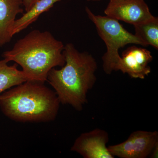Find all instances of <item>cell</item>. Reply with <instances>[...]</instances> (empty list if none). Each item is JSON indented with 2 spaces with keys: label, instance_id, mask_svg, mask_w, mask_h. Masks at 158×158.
<instances>
[{
  "label": "cell",
  "instance_id": "obj_7",
  "mask_svg": "<svg viewBox=\"0 0 158 158\" xmlns=\"http://www.w3.org/2000/svg\"><path fill=\"white\" fill-rule=\"evenodd\" d=\"M152 60L149 50L132 46L123 51L115 71H121L133 78L144 79L151 72L148 64Z\"/></svg>",
  "mask_w": 158,
  "mask_h": 158
},
{
  "label": "cell",
  "instance_id": "obj_14",
  "mask_svg": "<svg viewBox=\"0 0 158 158\" xmlns=\"http://www.w3.org/2000/svg\"><path fill=\"white\" fill-rule=\"evenodd\" d=\"M88 2H98V1H100L101 0H87Z\"/></svg>",
  "mask_w": 158,
  "mask_h": 158
},
{
  "label": "cell",
  "instance_id": "obj_12",
  "mask_svg": "<svg viewBox=\"0 0 158 158\" xmlns=\"http://www.w3.org/2000/svg\"><path fill=\"white\" fill-rule=\"evenodd\" d=\"M135 35L147 45L158 49V18L153 16L144 22L134 26Z\"/></svg>",
  "mask_w": 158,
  "mask_h": 158
},
{
  "label": "cell",
  "instance_id": "obj_4",
  "mask_svg": "<svg viewBox=\"0 0 158 158\" xmlns=\"http://www.w3.org/2000/svg\"><path fill=\"white\" fill-rule=\"evenodd\" d=\"M85 11L106 46V52L102 57V60L103 69L107 74L115 71L121 58L118 53L119 49L129 44L147 47L135 34L127 31L117 20L107 15H96L88 7L85 8Z\"/></svg>",
  "mask_w": 158,
  "mask_h": 158
},
{
  "label": "cell",
  "instance_id": "obj_2",
  "mask_svg": "<svg viewBox=\"0 0 158 158\" xmlns=\"http://www.w3.org/2000/svg\"><path fill=\"white\" fill-rule=\"evenodd\" d=\"M64 46L49 31L34 30L18 40L2 56L8 62L19 65L27 81L44 83L52 69L65 65Z\"/></svg>",
  "mask_w": 158,
  "mask_h": 158
},
{
  "label": "cell",
  "instance_id": "obj_5",
  "mask_svg": "<svg viewBox=\"0 0 158 158\" xmlns=\"http://www.w3.org/2000/svg\"><path fill=\"white\" fill-rule=\"evenodd\" d=\"M157 146V131H137L132 133L126 141L110 145L108 149L114 158H146L151 156Z\"/></svg>",
  "mask_w": 158,
  "mask_h": 158
},
{
  "label": "cell",
  "instance_id": "obj_13",
  "mask_svg": "<svg viewBox=\"0 0 158 158\" xmlns=\"http://www.w3.org/2000/svg\"><path fill=\"white\" fill-rule=\"evenodd\" d=\"M26 11H28L38 0H23Z\"/></svg>",
  "mask_w": 158,
  "mask_h": 158
},
{
  "label": "cell",
  "instance_id": "obj_11",
  "mask_svg": "<svg viewBox=\"0 0 158 158\" xmlns=\"http://www.w3.org/2000/svg\"><path fill=\"white\" fill-rule=\"evenodd\" d=\"M3 59L0 60V94L6 90L27 81L22 71L18 69V64L9 65Z\"/></svg>",
  "mask_w": 158,
  "mask_h": 158
},
{
  "label": "cell",
  "instance_id": "obj_3",
  "mask_svg": "<svg viewBox=\"0 0 158 158\" xmlns=\"http://www.w3.org/2000/svg\"><path fill=\"white\" fill-rule=\"evenodd\" d=\"M60 102L42 82L27 81L0 94V109L11 120L48 122L56 118Z\"/></svg>",
  "mask_w": 158,
  "mask_h": 158
},
{
  "label": "cell",
  "instance_id": "obj_9",
  "mask_svg": "<svg viewBox=\"0 0 158 158\" xmlns=\"http://www.w3.org/2000/svg\"><path fill=\"white\" fill-rule=\"evenodd\" d=\"M23 0H0V47L11 41L16 16L23 13Z\"/></svg>",
  "mask_w": 158,
  "mask_h": 158
},
{
  "label": "cell",
  "instance_id": "obj_8",
  "mask_svg": "<svg viewBox=\"0 0 158 158\" xmlns=\"http://www.w3.org/2000/svg\"><path fill=\"white\" fill-rule=\"evenodd\" d=\"M109 134L101 129L83 133L76 139L71 150L85 158H114L108 151Z\"/></svg>",
  "mask_w": 158,
  "mask_h": 158
},
{
  "label": "cell",
  "instance_id": "obj_10",
  "mask_svg": "<svg viewBox=\"0 0 158 158\" xmlns=\"http://www.w3.org/2000/svg\"><path fill=\"white\" fill-rule=\"evenodd\" d=\"M61 0H38L28 11L23 13L22 17L15 20L11 34L14 36L25 30L38 19L40 15L49 11L56 3Z\"/></svg>",
  "mask_w": 158,
  "mask_h": 158
},
{
  "label": "cell",
  "instance_id": "obj_6",
  "mask_svg": "<svg viewBox=\"0 0 158 158\" xmlns=\"http://www.w3.org/2000/svg\"><path fill=\"white\" fill-rule=\"evenodd\" d=\"M105 14L133 26L153 16L144 0H110Z\"/></svg>",
  "mask_w": 158,
  "mask_h": 158
},
{
  "label": "cell",
  "instance_id": "obj_1",
  "mask_svg": "<svg viewBox=\"0 0 158 158\" xmlns=\"http://www.w3.org/2000/svg\"><path fill=\"white\" fill-rule=\"evenodd\" d=\"M65 63L61 69H52L47 81L60 103L71 106L78 111L88 103V94L97 81L96 60L87 52H80L72 43L64 46Z\"/></svg>",
  "mask_w": 158,
  "mask_h": 158
}]
</instances>
